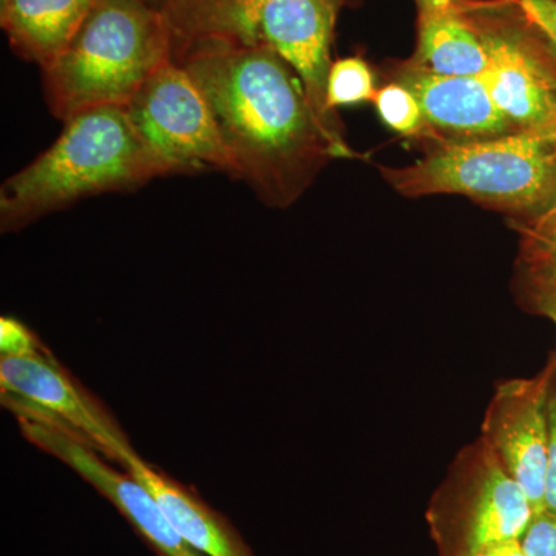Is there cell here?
Returning <instances> with one entry per match:
<instances>
[{
  "mask_svg": "<svg viewBox=\"0 0 556 556\" xmlns=\"http://www.w3.org/2000/svg\"><path fill=\"white\" fill-rule=\"evenodd\" d=\"M174 61L206 98L233 178L266 203L287 206L325 161L353 156L318 121L299 76L265 43L206 40Z\"/></svg>",
  "mask_w": 556,
  "mask_h": 556,
  "instance_id": "cell-1",
  "label": "cell"
},
{
  "mask_svg": "<svg viewBox=\"0 0 556 556\" xmlns=\"http://www.w3.org/2000/svg\"><path fill=\"white\" fill-rule=\"evenodd\" d=\"M49 150L3 182L0 226L13 232L86 197L144 186L170 170L138 137L126 108L102 105L64 121Z\"/></svg>",
  "mask_w": 556,
  "mask_h": 556,
  "instance_id": "cell-2",
  "label": "cell"
},
{
  "mask_svg": "<svg viewBox=\"0 0 556 556\" xmlns=\"http://www.w3.org/2000/svg\"><path fill=\"white\" fill-rule=\"evenodd\" d=\"M170 60L160 9L144 0H98L60 56L42 68L46 100L62 121L102 105L126 108Z\"/></svg>",
  "mask_w": 556,
  "mask_h": 556,
  "instance_id": "cell-3",
  "label": "cell"
},
{
  "mask_svg": "<svg viewBox=\"0 0 556 556\" xmlns=\"http://www.w3.org/2000/svg\"><path fill=\"white\" fill-rule=\"evenodd\" d=\"M382 172L404 197L457 193L527 222L556 201V135L439 142L422 160Z\"/></svg>",
  "mask_w": 556,
  "mask_h": 556,
  "instance_id": "cell-4",
  "label": "cell"
},
{
  "mask_svg": "<svg viewBox=\"0 0 556 556\" xmlns=\"http://www.w3.org/2000/svg\"><path fill=\"white\" fill-rule=\"evenodd\" d=\"M489 54L486 89L517 131L556 135V58L517 3H460Z\"/></svg>",
  "mask_w": 556,
  "mask_h": 556,
  "instance_id": "cell-5",
  "label": "cell"
},
{
  "mask_svg": "<svg viewBox=\"0 0 556 556\" xmlns=\"http://www.w3.org/2000/svg\"><path fill=\"white\" fill-rule=\"evenodd\" d=\"M431 510L439 543L452 541L456 556L521 540L535 517L525 489L482 438L456 457Z\"/></svg>",
  "mask_w": 556,
  "mask_h": 556,
  "instance_id": "cell-6",
  "label": "cell"
},
{
  "mask_svg": "<svg viewBox=\"0 0 556 556\" xmlns=\"http://www.w3.org/2000/svg\"><path fill=\"white\" fill-rule=\"evenodd\" d=\"M126 112L146 148L172 175L214 169L233 178L232 160L206 98L177 61L161 65Z\"/></svg>",
  "mask_w": 556,
  "mask_h": 556,
  "instance_id": "cell-7",
  "label": "cell"
},
{
  "mask_svg": "<svg viewBox=\"0 0 556 556\" xmlns=\"http://www.w3.org/2000/svg\"><path fill=\"white\" fill-rule=\"evenodd\" d=\"M2 405L16 416L22 437L89 482L115 506L156 555L204 556L179 535L144 485L139 484L129 471L118 470L86 439L21 402L3 399Z\"/></svg>",
  "mask_w": 556,
  "mask_h": 556,
  "instance_id": "cell-8",
  "label": "cell"
},
{
  "mask_svg": "<svg viewBox=\"0 0 556 556\" xmlns=\"http://www.w3.org/2000/svg\"><path fill=\"white\" fill-rule=\"evenodd\" d=\"M556 378V353L532 378L501 382L482 420L486 444L525 489L533 514L544 511L548 450V401Z\"/></svg>",
  "mask_w": 556,
  "mask_h": 556,
  "instance_id": "cell-9",
  "label": "cell"
},
{
  "mask_svg": "<svg viewBox=\"0 0 556 556\" xmlns=\"http://www.w3.org/2000/svg\"><path fill=\"white\" fill-rule=\"evenodd\" d=\"M2 397L22 402L68 427L112 463L130 452V439L108 408L62 367L49 350L0 357Z\"/></svg>",
  "mask_w": 556,
  "mask_h": 556,
  "instance_id": "cell-10",
  "label": "cell"
},
{
  "mask_svg": "<svg viewBox=\"0 0 556 556\" xmlns=\"http://www.w3.org/2000/svg\"><path fill=\"white\" fill-rule=\"evenodd\" d=\"M343 0H268L254 24V43L276 51L302 80L318 121L334 137L340 135L328 109V76L336 20ZM343 139V138H342Z\"/></svg>",
  "mask_w": 556,
  "mask_h": 556,
  "instance_id": "cell-11",
  "label": "cell"
},
{
  "mask_svg": "<svg viewBox=\"0 0 556 556\" xmlns=\"http://www.w3.org/2000/svg\"><path fill=\"white\" fill-rule=\"evenodd\" d=\"M394 80L407 87L422 110L428 130L441 142L471 141L514 134L481 76L438 75L405 62Z\"/></svg>",
  "mask_w": 556,
  "mask_h": 556,
  "instance_id": "cell-12",
  "label": "cell"
},
{
  "mask_svg": "<svg viewBox=\"0 0 556 556\" xmlns=\"http://www.w3.org/2000/svg\"><path fill=\"white\" fill-rule=\"evenodd\" d=\"M119 466L149 490L179 535L204 556H255L239 530L225 515L208 506L190 486L127 452Z\"/></svg>",
  "mask_w": 556,
  "mask_h": 556,
  "instance_id": "cell-13",
  "label": "cell"
},
{
  "mask_svg": "<svg viewBox=\"0 0 556 556\" xmlns=\"http://www.w3.org/2000/svg\"><path fill=\"white\" fill-rule=\"evenodd\" d=\"M417 47L409 60L438 75L482 76L489 54L456 0H415Z\"/></svg>",
  "mask_w": 556,
  "mask_h": 556,
  "instance_id": "cell-14",
  "label": "cell"
},
{
  "mask_svg": "<svg viewBox=\"0 0 556 556\" xmlns=\"http://www.w3.org/2000/svg\"><path fill=\"white\" fill-rule=\"evenodd\" d=\"M98 0H0L11 47L46 68L60 56Z\"/></svg>",
  "mask_w": 556,
  "mask_h": 556,
  "instance_id": "cell-15",
  "label": "cell"
},
{
  "mask_svg": "<svg viewBox=\"0 0 556 556\" xmlns=\"http://www.w3.org/2000/svg\"><path fill=\"white\" fill-rule=\"evenodd\" d=\"M268 0H164L161 7L172 38V60L206 40L254 43V24Z\"/></svg>",
  "mask_w": 556,
  "mask_h": 556,
  "instance_id": "cell-16",
  "label": "cell"
},
{
  "mask_svg": "<svg viewBox=\"0 0 556 556\" xmlns=\"http://www.w3.org/2000/svg\"><path fill=\"white\" fill-rule=\"evenodd\" d=\"M375 78L367 62L361 58L332 62L327 90V104L332 113L342 105L375 100Z\"/></svg>",
  "mask_w": 556,
  "mask_h": 556,
  "instance_id": "cell-17",
  "label": "cell"
},
{
  "mask_svg": "<svg viewBox=\"0 0 556 556\" xmlns=\"http://www.w3.org/2000/svg\"><path fill=\"white\" fill-rule=\"evenodd\" d=\"M521 277L530 308L556 325V260L522 249Z\"/></svg>",
  "mask_w": 556,
  "mask_h": 556,
  "instance_id": "cell-18",
  "label": "cell"
},
{
  "mask_svg": "<svg viewBox=\"0 0 556 556\" xmlns=\"http://www.w3.org/2000/svg\"><path fill=\"white\" fill-rule=\"evenodd\" d=\"M372 101L383 123L397 134L417 137L428 130L426 118L415 94L396 80L376 91Z\"/></svg>",
  "mask_w": 556,
  "mask_h": 556,
  "instance_id": "cell-19",
  "label": "cell"
},
{
  "mask_svg": "<svg viewBox=\"0 0 556 556\" xmlns=\"http://www.w3.org/2000/svg\"><path fill=\"white\" fill-rule=\"evenodd\" d=\"M522 233V249L556 260V201L538 217L517 225Z\"/></svg>",
  "mask_w": 556,
  "mask_h": 556,
  "instance_id": "cell-20",
  "label": "cell"
},
{
  "mask_svg": "<svg viewBox=\"0 0 556 556\" xmlns=\"http://www.w3.org/2000/svg\"><path fill=\"white\" fill-rule=\"evenodd\" d=\"M46 350L27 325L13 317L0 318V353L2 357L30 356Z\"/></svg>",
  "mask_w": 556,
  "mask_h": 556,
  "instance_id": "cell-21",
  "label": "cell"
},
{
  "mask_svg": "<svg viewBox=\"0 0 556 556\" xmlns=\"http://www.w3.org/2000/svg\"><path fill=\"white\" fill-rule=\"evenodd\" d=\"M521 544L526 556H556V515L547 510L535 515Z\"/></svg>",
  "mask_w": 556,
  "mask_h": 556,
  "instance_id": "cell-22",
  "label": "cell"
},
{
  "mask_svg": "<svg viewBox=\"0 0 556 556\" xmlns=\"http://www.w3.org/2000/svg\"><path fill=\"white\" fill-rule=\"evenodd\" d=\"M556 58V0H514Z\"/></svg>",
  "mask_w": 556,
  "mask_h": 556,
  "instance_id": "cell-23",
  "label": "cell"
},
{
  "mask_svg": "<svg viewBox=\"0 0 556 556\" xmlns=\"http://www.w3.org/2000/svg\"><path fill=\"white\" fill-rule=\"evenodd\" d=\"M544 510L556 515V393L548 401V450L544 478Z\"/></svg>",
  "mask_w": 556,
  "mask_h": 556,
  "instance_id": "cell-24",
  "label": "cell"
},
{
  "mask_svg": "<svg viewBox=\"0 0 556 556\" xmlns=\"http://www.w3.org/2000/svg\"><path fill=\"white\" fill-rule=\"evenodd\" d=\"M149 5L155 7V9H160L163 7L164 0H144Z\"/></svg>",
  "mask_w": 556,
  "mask_h": 556,
  "instance_id": "cell-25",
  "label": "cell"
}]
</instances>
